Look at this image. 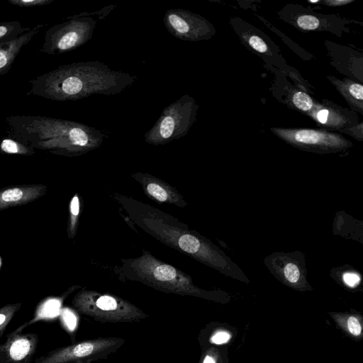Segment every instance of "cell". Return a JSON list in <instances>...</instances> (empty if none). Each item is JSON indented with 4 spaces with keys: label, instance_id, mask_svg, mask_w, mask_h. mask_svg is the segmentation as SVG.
<instances>
[{
    "label": "cell",
    "instance_id": "1",
    "mask_svg": "<svg viewBox=\"0 0 363 363\" xmlns=\"http://www.w3.org/2000/svg\"><path fill=\"white\" fill-rule=\"evenodd\" d=\"M110 196L129 220L162 243L224 274L244 280L240 269L218 247L177 218L129 196L113 192Z\"/></svg>",
    "mask_w": 363,
    "mask_h": 363
},
{
    "label": "cell",
    "instance_id": "2",
    "mask_svg": "<svg viewBox=\"0 0 363 363\" xmlns=\"http://www.w3.org/2000/svg\"><path fill=\"white\" fill-rule=\"evenodd\" d=\"M137 79L99 61L72 62L29 80L28 94L58 101H76L94 94H118Z\"/></svg>",
    "mask_w": 363,
    "mask_h": 363
},
{
    "label": "cell",
    "instance_id": "3",
    "mask_svg": "<svg viewBox=\"0 0 363 363\" xmlns=\"http://www.w3.org/2000/svg\"><path fill=\"white\" fill-rule=\"evenodd\" d=\"M11 138L53 154L76 157L99 148L106 138L101 130L66 119L42 116L6 118Z\"/></svg>",
    "mask_w": 363,
    "mask_h": 363
},
{
    "label": "cell",
    "instance_id": "4",
    "mask_svg": "<svg viewBox=\"0 0 363 363\" xmlns=\"http://www.w3.org/2000/svg\"><path fill=\"white\" fill-rule=\"evenodd\" d=\"M118 279L138 281L156 290L181 296L218 300L216 291L203 290L193 283L191 277L175 267L161 261L147 250L137 257L121 259L113 269Z\"/></svg>",
    "mask_w": 363,
    "mask_h": 363
},
{
    "label": "cell",
    "instance_id": "5",
    "mask_svg": "<svg viewBox=\"0 0 363 363\" xmlns=\"http://www.w3.org/2000/svg\"><path fill=\"white\" fill-rule=\"evenodd\" d=\"M73 308L79 313L101 323H134L148 315L119 296L83 289L74 296Z\"/></svg>",
    "mask_w": 363,
    "mask_h": 363
},
{
    "label": "cell",
    "instance_id": "6",
    "mask_svg": "<svg viewBox=\"0 0 363 363\" xmlns=\"http://www.w3.org/2000/svg\"><path fill=\"white\" fill-rule=\"evenodd\" d=\"M198 108L191 96H182L163 109L156 123L145 133V141L163 145L186 136L196 121Z\"/></svg>",
    "mask_w": 363,
    "mask_h": 363
},
{
    "label": "cell",
    "instance_id": "7",
    "mask_svg": "<svg viewBox=\"0 0 363 363\" xmlns=\"http://www.w3.org/2000/svg\"><path fill=\"white\" fill-rule=\"evenodd\" d=\"M97 20L80 13L69 16L45 32L41 51L48 55H57L84 45L91 40Z\"/></svg>",
    "mask_w": 363,
    "mask_h": 363
},
{
    "label": "cell",
    "instance_id": "8",
    "mask_svg": "<svg viewBox=\"0 0 363 363\" xmlns=\"http://www.w3.org/2000/svg\"><path fill=\"white\" fill-rule=\"evenodd\" d=\"M124 342V339L114 337L82 340L52 350L36 358L34 363H91L108 358Z\"/></svg>",
    "mask_w": 363,
    "mask_h": 363
},
{
    "label": "cell",
    "instance_id": "9",
    "mask_svg": "<svg viewBox=\"0 0 363 363\" xmlns=\"http://www.w3.org/2000/svg\"><path fill=\"white\" fill-rule=\"evenodd\" d=\"M272 131L286 143L302 150L315 152H334L352 144L341 135L308 128H272Z\"/></svg>",
    "mask_w": 363,
    "mask_h": 363
},
{
    "label": "cell",
    "instance_id": "10",
    "mask_svg": "<svg viewBox=\"0 0 363 363\" xmlns=\"http://www.w3.org/2000/svg\"><path fill=\"white\" fill-rule=\"evenodd\" d=\"M162 21L171 35L184 41L207 40L214 33L213 27L206 19L184 9L167 10Z\"/></svg>",
    "mask_w": 363,
    "mask_h": 363
},
{
    "label": "cell",
    "instance_id": "11",
    "mask_svg": "<svg viewBox=\"0 0 363 363\" xmlns=\"http://www.w3.org/2000/svg\"><path fill=\"white\" fill-rule=\"evenodd\" d=\"M130 177L142 186L145 195L152 201L180 208L187 206V201L178 190L162 179L141 172H133Z\"/></svg>",
    "mask_w": 363,
    "mask_h": 363
},
{
    "label": "cell",
    "instance_id": "12",
    "mask_svg": "<svg viewBox=\"0 0 363 363\" xmlns=\"http://www.w3.org/2000/svg\"><path fill=\"white\" fill-rule=\"evenodd\" d=\"M6 337V341L0 344V363H34L39 342L37 334L21 332Z\"/></svg>",
    "mask_w": 363,
    "mask_h": 363
},
{
    "label": "cell",
    "instance_id": "13",
    "mask_svg": "<svg viewBox=\"0 0 363 363\" xmlns=\"http://www.w3.org/2000/svg\"><path fill=\"white\" fill-rule=\"evenodd\" d=\"M47 191L43 184L23 185L0 189V210L30 203Z\"/></svg>",
    "mask_w": 363,
    "mask_h": 363
},
{
    "label": "cell",
    "instance_id": "14",
    "mask_svg": "<svg viewBox=\"0 0 363 363\" xmlns=\"http://www.w3.org/2000/svg\"><path fill=\"white\" fill-rule=\"evenodd\" d=\"M45 26L38 24L14 39L0 43V76L6 74L21 49Z\"/></svg>",
    "mask_w": 363,
    "mask_h": 363
},
{
    "label": "cell",
    "instance_id": "15",
    "mask_svg": "<svg viewBox=\"0 0 363 363\" xmlns=\"http://www.w3.org/2000/svg\"><path fill=\"white\" fill-rule=\"evenodd\" d=\"M61 302L62 301L60 299H53L45 302L43 304L38 307V308L35 313V315L30 320L21 325L13 332L9 333L8 335H11L18 333H21L23 330L26 328L27 326L33 324L35 322L39 321L40 320L52 318L57 316L60 313Z\"/></svg>",
    "mask_w": 363,
    "mask_h": 363
},
{
    "label": "cell",
    "instance_id": "16",
    "mask_svg": "<svg viewBox=\"0 0 363 363\" xmlns=\"http://www.w3.org/2000/svg\"><path fill=\"white\" fill-rule=\"evenodd\" d=\"M338 89L345 99L362 111L363 101V86L354 82H340Z\"/></svg>",
    "mask_w": 363,
    "mask_h": 363
},
{
    "label": "cell",
    "instance_id": "17",
    "mask_svg": "<svg viewBox=\"0 0 363 363\" xmlns=\"http://www.w3.org/2000/svg\"><path fill=\"white\" fill-rule=\"evenodd\" d=\"M30 29L17 21L0 22V43L14 39Z\"/></svg>",
    "mask_w": 363,
    "mask_h": 363
},
{
    "label": "cell",
    "instance_id": "18",
    "mask_svg": "<svg viewBox=\"0 0 363 363\" xmlns=\"http://www.w3.org/2000/svg\"><path fill=\"white\" fill-rule=\"evenodd\" d=\"M0 151L6 154L30 155L35 153L34 148L24 145L13 138H4L0 143Z\"/></svg>",
    "mask_w": 363,
    "mask_h": 363
},
{
    "label": "cell",
    "instance_id": "19",
    "mask_svg": "<svg viewBox=\"0 0 363 363\" xmlns=\"http://www.w3.org/2000/svg\"><path fill=\"white\" fill-rule=\"evenodd\" d=\"M79 199L77 194H76L72 198L69 203V216L67 225V235L69 238H73L76 235L79 222Z\"/></svg>",
    "mask_w": 363,
    "mask_h": 363
},
{
    "label": "cell",
    "instance_id": "20",
    "mask_svg": "<svg viewBox=\"0 0 363 363\" xmlns=\"http://www.w3.org/2000/svg\"><path fill=\"white\" fill-rule=\"evenodd\" d=\"M281 273L284 280L290 285H301L302 274L299 266L295 262H286L281 270Z\"/></svg>",
    "mask_w": 363,
    "mask_h": 363
},
{
    "label": "cell",
    "instance_id": "21",
    "mask_svg": "<svg viewBox=\"0 0 363 363\" xmlns=\"http://www.w3.org/2000/svg\"><path fill=\"white\" fill-rule=\"evenodd\" d=\"M22 303H10L0 308V336L1 337L6 326L18 311Z\"/></svg>",
    "mask_w": 363,
    "mask_h": 363
},
{
    "label": "cell",
    "instance_id": "22",
    "mask_svg": "<svg viewBox=\"0 0 363 363\" xmlns=\"http://www.w3.org/2000/svg\"><path fill=\"white\" fill-rule=\"evenodd\" d=\"M311 113V117L322 125L334 126V124H337L335 119L339 121L338 116H335L336 113L328 108H316Z\"/></svg>",
    "mask_w": 363,
    "mask_h": 363
},
{
    "label": "cell",
    "instance_id": "23",
    "mask_svg": "<svg viewBox=\"0 0 363 363\" xmlns=\"http://www.w3.org/2000/svg\"><path fill=\"white\" fill-rule=\"evenodd\" d=\"M292 102L295 107L303 112H308L313 107L311 97L305 92L298 91L294 94Z\"/></svg>",
    "mask_w": 363,
    "mask_h": 363
},
{
    "label": "cell",
    "instance_id": "24",
    "mask_svg": "<svg viewBox=\"0 0 363 363\" xmlns=\"http://www.w3.org/2000/svg\"><path fill=\"white\" fill-rule=\"evenodd\" d=\"M320 20L312 15H301L298 17L296 24L303 30H312L317 29L320 26Z\"/></svg>",
    "mask_w": 363,
    "mask_h": 363
},
{
    "label": "cell",
    "instance_id": "25",
    "mask_svg": "<svg viewBox=\"0 0 363 363\" xmlns=\"http://www.w3.org/2000/svg\"><path fill=\"white\" fill-rule=\"evenodd\" d=\"M52 1L54 0H8V2L13 6L26 8L46 6Z\"/></svg>",
    "mask_w": 363,
    "mask_h": 363
},
{
    "label": "cell",
    "instance_id": "26",
    "mask_svg": "<svg viewBox=\"0 0 363 363\" xmlns=\"http://www.w3.org/2000/svg\"><path fill=\"white\" fill-rule=\"evenodd\" d=\"M346 326L350 334L354 336H359L362 334V324L357 317L349 316L347 319Z\"/></svg>",
    "mask_w": 363,
    "mask_h": 363
},
{
    "label": "cell",
    "instance_id": "27",
    "mask_svg": "<svg viewBox=\"0 0 363 363\" xmlns=\"http://www.w3.org/2000/svg\"><path fill=\"white\" fill-rule=\"evenodd\" d=\"M116 7V5H108L96 11L82 12L80 13L84 16H89L96 20H101L105 18Z\"/></svg>",
    "mask_w": 363,
    "mask_h": 363
},
{
    "label": "cell",
    "instance_id": "28",
    "mask_svg": "<svg viewBox=\"0 0 363 363\" xmlns=\"http://www.w3.org/2000/svg\"><path fill=\"white\" fill-rule=\"evenodd\" d=\"M248 43L250 47L259 52L264 53L268 50L267 45L257 35H251L248 39Z\"/></svg>",
    "mask_w": 363,
    "mask_h": 363
},
{
    "label": "cell",
    "instance_id": "29",
    "mask_svg": "<svg viewBox=\"0 0 363 363\" xmlns=\"http://www.w3.org/2000/svg\"><path fill=\"white\" fill-rule=\"evenodd\" d=\"M62 318L67 328L72 331L75 329L77 320L75 315L67 308L62 311Z\"/></svg>",
    "mask_w": 363,
    "mask_h": 363
},
{
    "label": "cell",
    "instance_id": "30",
    "mask_svg": "<svg viewBox=\"0 0 363 363\" xmlns=\"http://www.w3.org/2000/svg\"><path fill=\"white\" fill-rule=\"evenodd\" d=\"M230 337L231 336L228 333L220 331L211 337V342L214 344L220 345L227 342L230 340Z\"/></svg>",
    "mask_w": 363,
    "mask_h": 363
},
{
    "label": "cell",
    "instance_id": "31",
    "mask_svg": "<svg viewBox=\"0 0 363 363\" xmlns=\"http://www.w3.org/2000/svg\"><path fill=\"white\" fill-rule=\"evenodd\" d=\"M343 280L347 286L354 287L359 284L360 278L357 274L347 272L344 274Z\"/></svg>",
    "mask_w": 363,
    "mask_h": 363
},
{
    "label": "cell",
    "instance_id": "32",
    "mask_svg": "<svg viewBox=\"0 0 363 363\" xmlns=\"http://www.w3.org/2000/svg\"><path fill=\"white\" fill-rule=\"evenodd\" d=\"M352 2L350 0H328L325 4L330 6H342Z\"/></svg>",
    "mask_w": 363,
    "mask_h": 363
},
{
    "label": "cell",
    "instance_id": "33",
    "mask_svg": "<svg viewBox=\"0 0 363 363\" xmlns=\"http://www.w3.org/2000/svg\"><path fill=\"white\" fill-rule=\"evenodd\" d=\"M203 363H216V360L212 356L206 355L203 360Z\"/></svg>",
    "mask_w": 363,
    "mask_h": 363
},
{
    "label": "cell",
    "instance_id": "34",
    "mask_svg": "<svg viewBox=\"0 0 363 363\" xmlns=\"http://www.w3.org/2000/svg\"><path fill=\"white\" fill-rule=\"evenodd\" d=\"M318 1H310V2H312V3H315V2H318Z\"/></svg>",
    "mask_w": 363,
    "mask_h": 363
},
{
    "label": "cell",
    "instance_id": "35",
    "mask_svg": "<svg viewBox=\"0 0 363 363\" xmlns=\"http://www.w3.org/2000/svg\"><path fill=\"white\" fill-rule=\"evenodd\" d=\"M0 267H1V259H0Z\"/></svg>",
    "mask_w": 363,
    "mask_h": 363
}]
</instances>
